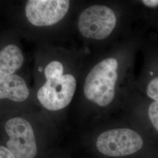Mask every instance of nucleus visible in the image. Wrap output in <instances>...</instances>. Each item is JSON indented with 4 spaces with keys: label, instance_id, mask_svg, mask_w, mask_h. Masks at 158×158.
<instances>
[{
    "label": "nucleus",
    "instance_id": "nucleus-1",
    "mask_svg": "<svg viewBox=\"0 0 158 158\" xmlns=\"http://www.w3.org/2000/svg\"><path fill=\"white\" fill-rule=\"evenodd\" d=\"M118 63L114 58H107L96 64L85 80L84 94L99 106L109 105L115 96Z\"/></svg>",
    "mask_w": 158,
    "mask_h": 158
},
{
    "label": "nucleus",
    "instance_id": "nucleus-2",
    "mask_svg": "<svg viewBox=\"0 0 158 158\" xmlns=\"http://www.w3.org/2000/svg\"><path fill=\"white\" fill-rule=\"evenodd\" d=\"M143 141L137 132L128 128L108 130L98 137L96 146L100 152L112 157H121L138 152Z\"/></svg>",
    "mask_w": 158,
    "mask_h": 158
},
{
    "label": "nucleus",
    "instance_id": "nucleus-3",
    "mask_svg": "<svg viewBox=\"0 0 158 158\" xmlns=\"http://www.w3.org/2000/svg\"><path fill=\"white\" fill-rule=\"evenodd\" d=\"M116 23V16L110 8L96 5L87 8L80 14L78 28L87 38L102 40L112 33Z\"/></svg>",
    "mask_w": 158,
    "mask_h": 158
},
{
    "label": "nucleus",
    "instance_id": "nucleus-4",
    "mask_svg": "<svg viewBox=\"0 0 158 158\" xmlns=\"http://www.w3.org/2000/svg\"><path fill=\"white\" fill-rule=\"evenodd\" d=\"M76 89V81L73 75L63 74L55 79L46 80L38 91L40 103L48 110L57 111L70 103Z\"/></svg>",
    "mask_w": 158,
    "mask_h": 158
},
{
    "label": "nucleus",
    "instance_id": "nucleus-5",
    "mask_svg": "<svg viewBox=\"0 0 158 158\" xmlns=\"http://www.w3.org/2000/svg\"><path fill=\"white\" fill-rule=\"evenodd\" d=\"M5 130L10 139L7 148L17 158H35L37 147L32 125L25 119L15 117L6 122Z\"/></svg>",
    "mask_w": 158,
    "mask_h": 158
},
{
    "label": "nucleus",
    "instance_id": "nucleus-6",
    "mask_svg": "<svg viewBox=\"0 0 158 158\" xmlns=\"http://www.w3.org/2000/svg\"><path fill=\"white\" fill-rule=\"evenodd\" d=\"M69 6L68 0H29L25 6V14L35 26H50L64 18Z\"/></svg>",
    "mask_w": 158,
    "mask_h": 158
},
{
    "label": "nucleus",
    "instance_id": "nucleus-7",
    "mask_svg": "<svg viewBox=\"0 0 158 158\" xmlns=\"http://www.w3.org/2000/svg\"><path fill=\"white\" fill-rule=\"evenodd\" d=\"M29 95L27 83L17 74L0 78V99L8 98L15 102L26 100Z\"/></svg>",
    "mask_w": 158,
    "mask_h": 158
},
{
    "label": "nucleus",
    "instance_id": "nucleus-8",
    "mask_svg": "<svg viewBox=\"0 0 158 158\" xmlns=\"http://www.w3.org/2000/svg\"><path fill=\"white\" fill-rule=\"evenodd\" d=\"M23 56L17 46L10 44L0 51V78L13 75L21 68Z\"/></svg>",
    "mask_w": 158,
    "mask_h": 158
},
{
    "label": "nucleus",
    "instance_id": "nucleus-9",
    "mask_svg": "<svg viewBox=\"0 0 158 158\" xmlns=\"http://www.w3.org/2000/svg\"><path fill=\"white\" fill-rule=\"evenodd\" d=\"M63 66L62 64L58 61H53L49 63L46 67L44 71L46 80L55 79L63 76Z\"/></svg>",
    "mask_w": 158,
    "mask_h": 158
},
{
    "label": "nucleus",
    "instance_id": "nucleus-10",
    "mask_svg": "<svg viewBox=\"0 0 158 158\" xmlns=\"http://www.w3.org/2000/svg\"><path fill=\"white\" fill-rule=\"evenodd\" d=\"M148 115L153 126L158 132V102H153L150 104Z\"/></svg>",
    "mask_w": 158,
    "mask_h": 158
},
{
    "label": "nucleus",
    "instance_id": "nucleus-11",
    "mask_svg": "<svg viewBox=\"0 0 158 158\" xmlns=\"http://www.w3.org/2000/svg\"><path fill=\"white\" fill-rule=\"evenodd\" d=\"M147 93L155 102H158V77L149 82L147 87Z\"/></svg>",
    "mask_w": 158,
    "mask_h": 158
},
{
    "label": "nucleus",
    "instance_id": "nucleus-12",
    "mask_svg": "<svg viewBox=\"0 0 158 158\" xmlns=\"http://www.w3.org/2000/svg\"><path fill=\"white\" fill-rule=\"evenodd\" d=\"M0 158H17L6 147L0 146Z\"/></svg>",
    "mask_w": 158,
    "mask_h": 158
},
{
    "label": "nucleus",
    "instance_id": "nucleus-13",
    "mask_svg": "<svg viewBox=\"0 0 158 158\" xmlns=\"http://www.w3.org/2000/svg\"><path fill=\"white\" fill-rule=\"evenodd\" d=\"M142 2L149 7H156L158 6V0H143Z\"/></svg>",
    "mask_w": 158,
    "mask_h": 158
}]
</instances>
